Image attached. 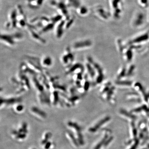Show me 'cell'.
Instances as JSON below:
<instances>
[{
    "label": "cell",
    "instance_id": "1",
    "mask_svg": "<svg viewBox=\"0 0 149 149\" xmlns=\"http://www.w3.org/2000/svg\"><path fill=\"white\" fill-rule=\"evenodd\" d=\"M109 12L112 17L118 19L121 17L123 9V0H108Z\"/></svg>",
    "mask_w": 149,
    "mask_h": 149
},
{
    "label": "cell",
    "instance_id": "2",
    "mask_svg": "<svg viewBox=\"0 0 149 149\" xmlns=\"http://www.w3.org/2000/svg\"><path fill=\"white\" fill-rule=\"evenodd\" d=\"M50 4L52 7L56 10L58 14L62 17L63 20H66L71 17L70 15L68 8L65 2L57 0H52L50 2Z\"/></svg>",
    "mask_w": 149,
    "mask_h": 149
},
{
    "label": "cell",
    "instance_id": "3",
    "mask_svg": "<svg viewBox=\"0 0 149 149\" xmlns=\"http://www.w3.org/2000/svg\"><path fill=\"white\" fill-rule=\"evenodd\" d=\"M93 16L96 18L103 21L108 20L111 17L109 10L101 5H97L91 9Z\"/></svg>",
    "mask_w": 149,
    "mask_h": 149
},
{
    "label": "cell",
    "instance_id": "4",
    "mask_svg": "<svg viewBox=\"0 0 149 149\" xmlns=\"http://www.w3.org/2000/svg\"><path fill=\"white\" fill-rule=\"evenodd\" d=\"M147 22H148L147 13L143 11L138 10L133 14L131 23L133 27L139 28L143 26Z\"/></svg>",
    "mask_w": 149,
    "mask_h": 149
},
{
    "label": "cell",
    "instance_id": "5",
    "mask_svg": "<svg viewBox=\"0 0 149 149\" xmlns=\"http://www.w3.org/2000/svg\"><path fill=\"white\" fill-rule=\"evenodd\" d=\"M23 38L21 33H15L13 34H3L1 35V41L8 46H14L17 41Z\"/></svg>",
    "mask_w": 149,
    "mask_h": 149
},
{
    "label": "cell",
    "instance_id": "6",
    "mask_svg": "<svg viewBox=\"0 0 149 149\" xmlns=\"http://www.w3.org/2000/svg\"><path fill=\"white\" fill-rule=\"evenodd\" d=\"M17 11V27L23 28L27 27V22L26 15L24 14V10L20 5H17L16 7Z\"/></svg>",
    "mask_w": 149,
    "mask_h": 149
},
{
    "label": "cell",
    "instance_id": "7",
    "mask_svg": "<svg viewBox=\"0 0 149 149\" xmlns=\"http://www.w3.org/2000/svg\"><path fill=\"white\" fill-rule=\"evenodd\" d=\"M17 11L16 8L13 9L10 12L8 15V21L6 23V27L9 29L17 27Z\"/></svg>",
    "mask_w": 149,
    "mask_h": 149
},
{
    "label": "cell",
    "instance_id": "8",
    "mask_svg": "<svg viewBox=\"0 0 149 149\" xmlns=\"http://www.w3.org/2000/svg\"><path fill=\"white\" fill-rule=\"evenodd\" d=\"M62 63L66 66H69L74 61V56L70 49H67L61 58Z\"/></svg>",
    "mask_w": 149,
    "mask_h": 149
},
{
    "label": "cell",
    "instance_id": "9",
    "mask_svg": "<svg viewBox=\"0 0 149 149\" xmlns=\"http://www.w3.org/2000/svg\"><path fill=\"white\" fill-rule=\"evenodd\" d=\"M92 42L89 40L77 41L72 45V48L74 50H80L82 49L91 47L92 45Z\"/></svg>",
    "mask_w": 149,
    "mask_h": 149
},
{
    "label": "cell",
    "instance_id": "10",
    "mask_svg": "<svg viewBox=\"0 0 149 149\" xmlns=\"http://www.w3.org/2000/svg\"><path fill=\"white\" fill-rule=\"evenodd\" d=\"M65 21L62 19L55 24L54 29H55V35L58 38H61L64 32Z\"/></svg>",
    "mask_w": 149,
    "mask_h": 149
},
{
    "label": "cell",
    "instance_id": "11",
    "mask_svg": "<svg viewBox=\"0 0 149 149\" xmlns=\"http://www.w3.org/2000/svg\"><path fill=\"white\" fill-rule=\"evenodd\" d=\"M68 8L76 10L81 5L80 0H65L64 2Z\"/></svg>",
    "mask_w": 149,
    "mask_h": 149
},
{
    "label": "cell",
    "instance_id": "12",
    "mask_svg": "<svg viewBox=\"0 0 149 149\" xmlns=\"http://www.w3.org/2000/svg\"><path fill=\"white\" fill-rule=\"evenodd\" d=\"M76 13L79 16L84 17L87 16L90 13V9L86 6L81 5L75 10Z\"/></svg>",
    "mask_w": 149,
    "mask_h": 149
},
{
    "label": "cell",
    "instance_id": "13",
    "mask_svg": "<svg viewBox=\"0 0 149 149\" xmlns=\"http://www.w3.org/2000/svg\"><path fill=\"white\" fill-rule=\"evenodd\" d=\"M53 65V60L50 57L46 56L42 59L41 61V66L44 68L50 67Z\"/></svg>",
    "mask_w": 149,
    "mask_h": 149
},
{
    "label": "cell",
    "instance_id": "14",
    "mask_svg": "<svg viewBox=\"0 0 149 149\" xmlns=\"http://www.w3.org/2000/svg\"><path fill=\"white\" fill-rule=\"evenodd\" d=\"M68 125L71 127H73L75 128V130H77V135H78V139H79V141H80V144L81 145H83L84 144V142L83 139V136L80 133V128L76 123H73L72 122H69Z\"/></svg>",
    "mask_w": 149,
    "mask_h": 149
},
{
    "label": "cell",
    "instance_id": "15",
    "mask_svg": "<svg viewBox=\"0 0 149 149\" xmlns=\"http://www.w3.org/2000/svg\"><path fill=\"white\" fill-rule=\"evenodd\" d=\"M110 117H109V116L105 118H104L103 119H102L100 122H99L95 127L90 128L89 129V131H91V132H95L96 131L98 130L99 128H100L101 126V125H103L105 123L108 121L109 120H110Z\"/></svg>",
    "mask_w": 149,
    "mask_h": 149
},
{
    "label": "cell",
    "instance_id": "16",
    "mask_svg": "<svg viewBox=\"0 0 149 149\" xmlns=\"http://www.w3.org/2000/svg\"><path fill=\"white\" fill-rule=\"evenodd\" d=\"M26 4L30 9L36 10L40 8L37 0H26Z\"/></svg>",
    "mask_w": 149,
    "mask_h": 149
},
{
    "label": "cell",
    "instance_id": "17",
    "mask_svg": "<svg viewBox=\"0 0 149 149\" xmlns=\"http://www.w3.org/2000/svg\"><path fill=\"white\" fill-rule=\"evenodd\" d=\"M139 6L143 9H147L149 6V0H137Z\"/></svg>",
    "mask_w": 149,
    "mask_h": 149
},
{
    "label": "cell",
    "instance_id": "18",
    "mask_svg": "<svg viewBox=\"0 0 149 149\" xmlns=\"http://www.w3.org/2000/svg\"><path fill=\"white\" fill-rule=\"evenodd\" d=\"M65 29H68L73 24V22H74V17H70L68 19L65 20Z\"/></svg>",
    "mask_w": 149,
    "mask_h": 149
},
{
    "label": "cell",
    "instance_id": "19",
    "mask_svg": "<svg viewBox=\"0 0 149 149\" xmlns=\"http://www.w3.org/2000/svg\"><path fill=\"white\" fill-rule=\"evenodd\" d=\"M32 111L35 113H37V114L40 115L41 116H42L43 117H45L46 116V113L45 112H44L40 110L39 109L37 108V107H33L32 108Z\"/></svg>",
    "mask_w": 149,
    "mask_h": 149
},
{
    "label": "cell",
    "instance_id": "20",
    "mask_svg": "<svg viewBox=\"0 0 149 149\" xmlns=\"http://www.w3.org/2000/svg\"><path fill=\"white\" fill-rule=\"evenodd\" d=\"M120 113H122V114L124 115L125 116H127V117L133 118V119L136 118V117L135 116L131 114V113H129L128 112L125 111L124 110H120Z\"/></svg>",
    "mask_w": 149,
    "mask_h": 149
},
{
    "label": "cell",
    "instance_id": "21",
    "mask_svg": "<svg viewBox=\"0 0 149 149\" xmlns=\"http://www.w3.org/2000/svg\"><path fill=\"white\" fill-rule=\"evenodd\" d=\"M107 135H106V136H104V139H103V140H102L99 144H97V146L95 148V149H100V148L102 146L103 144H104L105 143L107 139Z\"/></svg>",
    "mask_w": 149,
    "mask_h": 149
},
{
    "label": "cell",
    "instance_id": "22",
    "mask_svg": "<svg viewBox=\"0 0 149 149\" xmlns=\"http://www.w3.org/2000/svg\"><path fill=\"white\" fill-rule=\"evenodd\" d=\"M87 69H88V72L89 74H90L91 77H94L95 75V72L94 70L92 68V67L90 65H87Z\"/></svg>",
    "mask_w": 149,
    "mask_h": 149
},
{
    "label": "cell",
    "instance_id": "23",
    "mask_svg": "<svg viewBox=\"0 0 149 149\" xmlns=\"http://www.w3.org/2000/svg\"><path fill=\"white\" fill-rule=\"evenodd\" d=\"M117 84L118 85L130 86L131 85V83L130 81H118L117 82Z\"/></svg>",
    "mask_w": 149,
    "mask_h": 149
},
{
    "label": "cell",
    "instance_id": "24",
    "mask_svg": "<svg viewBox=\"0 0 149 149\" xmlns=\"http://www.w3.org/2000/svg\"><path fill=\"white\" fill-rule=\"evenodd\" d=\"M147 107L146 106H143V107H141L138 108L136 109L133 110V112H138L141 111L143 110H146Z\"/></svg>",
    "mask_w": 149,
    "mask_h": 149
},
{
    "label": "cell",
    "instance_id": "25",
    "mask_svg": "<svg viewBox=\"0 0 149 149\" xmlns=\"http://www.w3.org/2000/svg\"><path fill=\"white\" fill-rule=\"evenodd\" d=\"M113 139V137H111L109 139H108V140H107L106 141L104 144V145L105 146H107V145H108L109 143H110V142H111L112 141Z\"/></svg>",
    "mask_w": 149,
    "mask_h": 149
},
{
    "label": "cell",
    "instance_id": "26",
    "mask_svg": "<svg viewBox=\"0 0 149 149\" xmlns=\"http://www.w3.org/2000/svg\"><path fill=\"white\" fill-rule=\"evenodd\" d=\"M23 109V106L22 105H18L16 107V110L18 111H21Z\"/></svg>",
    "mask_w": 149,
    "mask_h": 149
},
{
    "label": "cell",
    "instance_id": "27",
    "mask_svg": "<svg viewBox=\"0 0 149 149\" xmlns=\"http://www.w3.org/2000/svg\"><path fill=\"white\" fill-rule=\"evenodd\" d=\"M139 143V141L138 140H136V143L135 144L130 148V149H136L137 148V146H138V144Z\"/></svg>",
    "mask_w": 149,
    "mask_h": 149
},
{
    "label": "cell",
    "instance_id": "28",
    "mask_svg": "<svg viewBox=\"0 0 149 149\" xmlns=\"http://www.w3.org/2000/svg\"><path fill=\"white\" fill-rule=\"evenodd\" d=\"M137 131L136 129H134L133 130V134L134 137H136L137 136Z\"/></svg>",
    "mask_w": 149,
    "mask_h": 149
},
{
    "label": "cell",
    "instance_id": "29",
    "mask_svg": "<svg viewBox=\"0 0 149 149\" xmlns=\"http://www.w3.org/2000/svg\"><path fill=\"white\" fill-rule=\"evenodd\" d=\"M148 10V12H147V15L148 17V22H149V6L148 8L147 9Z\"/></svg>",
    "mask_w": 149,
    "mask_h": 149
},
{
    "label": "cell",
    "instance_id": "30",
    "mask_svg": "<svg viewBox=\"0 0 149 149\" xmlns=\"http://www.w3.org/2000/svg\"></svg>",
    "mask_w": 149,
    "mask_h": 149
}]
</instances>
